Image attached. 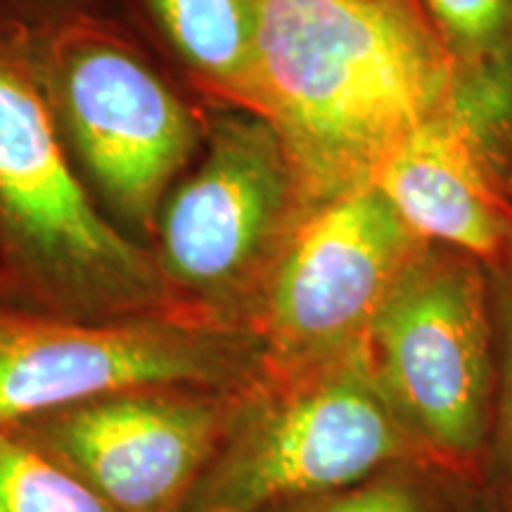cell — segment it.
Returning <instances> with one entry per match:
<instances>
[{"instance_id": "1", "label": "cell", "mask_w": 512, "mask_h": 512, "mask_svg": "<svg viewBox=\"0 0 512 512\" xmlns=\"http://www.w3.org/2000/svg\"><path fill=\"white\" fill-rule=\"evenodd\" d=\"M448 81L418 0H259L252 114L283 140L313 209L373 185Z\"/></svg>"}, {"instance_id": "2", "label": "cell", "mask_w": 512, "mask_h": 512, "mask_svg": "<svg viewBox=\"0 0 512 512\" xmlns=\"http://www.w3.org/2000/svg\"><path fill=\"white\" fill-rule=\"evenodd\" d=\"M0 294L72 320L178 311L152 249L107 219L72 162L0 0ZM188 311V309H185Z\"/></svg>"}, {"instance_id": "3", "label": "cell", "mask_w": 512, "mask_h": 512, "mask_svg": "<svg viewBox=\"0 0 512 512\" xmlns=\"http://www.w3.org/2000/svg\"><path fill=\"white\" fill-rule=\"evenodd\" d=\"M22 17L29 62L76 169L112 221L150 247L209 114L188 105L117 24L81 8Z\"/></svg>"}, {"instance_id": "4", "label": "cell", "mask_w": 512, "mask_h": 512, "mask_svg": "<svg viewBox=\"0 0 512 512\" xmlns=\"http://www.w3.org/2000/svg\"><path fill=\"white\" fill-rule=\"evenodd\" d=\"M311 211L275 128L216 105L200 164L166 195L150 249L181 309L254 332L275 268Z\"/></svg>"}, {"instance_id": "5", "label": "cell", "mask_w": 512, "mask_h": 512, "mask_svg": "<svg viewBox=\"0 0 512 512\" xmlns=\"http://www.w3.org/2000/svg\"><path fill=\"white\" fill-rule=\"evenodd\" d=\"M403 460L427 458L382 399L366 349L292 373L261 368L178 512H275Z\"/></svg>"}, {"instance_id": "6", "label": "cell", "mask_w": 512, "mask_h": 512, "mask_svg": "<svg viewBox=\"0 0 512 512\" xmlns=\"http://www.w3.org/2000/svg\"><path fill=\"white\" fill-rule=\"evenodd\" d=\"M366 361L422 456L477 486L496 394V328L482 261L427 240L377 311Z\"/></svg>"}, {"instance_id": "7", "label": "cell", "mask_w": 512, "mask_h": 512, "mask_svg": "<svg viewBox=\"0 0 512 512\" xmlns=\"http://www.w3.org/2000/svg\"><path fill=\"white\" fill-rule=\"evenodd\" d=\"M261 366L264 347L252 330L200 313L72 320L0 294V430L119 389L245 387Z\"/></svg>"}, {"instance_id": "8", "label": "cell", "mask_w": 512, "mask_h": 512, "mask_svg": "<svg viewBox=\"0 0 512 512\" xmlns=\"http://www.w3.org/2000/svg\"><path fill=\"white\" fill-rule=\"evenodd\" d=\"M425 242L375 185L313 209L256 318L261 368L292 373L366 349L377 311Z\"/></svg>"}, {"instance_id": "9", "label": "cell", "mask_w": 512, "mask_h": 512, "mask_svg": "<svg viewBox=\"0 0 512 512\" xmlns=\"http://www.w3.org/2000/svg\"><path fill=\"white\" fill-rule=\"evenodd\" d=\"M245 387L119 389L8 430L117 512H178L226 437Z\"/></svg>"}, {"instance_id": "10", "label": "cell", "mask_w": 512, "mask_h": 512, "mask_svg": "<svg viewBox=\"0 0 512 512\" xmlns=\"http://www.w3.org/2000/svg\"><path fill=\"white\" fill-rule=\"evenodd\" d=\"M373 185L420 238L477 256L486 268L512 240V200L441 112L380 166Z\"/></svg>"}, {"instance_id": "11", "label": "cell", "mask_w": 512, "mask_h": 512, "mask_svg": "<svg viewBox=\"0 0 512 512\" xmlns=\"http://www.w3.org/2000/svg\"><path fill=\"white\" fill-rule=\"evenodd\" d=\"M197 91L252 112L259 0H143Z\"/></svg>"}, {"instance_id": "12", "label": "cell", "mask_w": 512, "mask_h": 512, "mask_svg": "<svg viewBox=\"0 0 512 512\" xmlns=\"http://www.w3.org/2000/svg\"><path fill=\"white\" fill-rule=\"evenodd\" d=\"M439 112L512 200V50L470 67H451Z\"/></svg>"}, {"instance_id": "13", "label": "cell", "mask_w": 512, "mask_h": 512, "mask_svg": "<svg viewBox=\"0 0 512 512\" xmlns=\"http://www.w3.org/2000/svg\"><path fill=\"white\" fill-rule=\"evenodd\" d=\"M477 501L475 484L427 460H403L275 512H472Z\"/></svg>"}, {"instance_id": "14", "label": "cell", "mask_w": 512, "mask_h": 512, "mask_svg": "<svg viewBox=\"0 0 512 512\" xmlns=\"http://www.w3.org/2000/svg\"><path fill=\"white\" fill-rule=\"evenodd\" d=\"M0 512H117L12 430H0Z\"/></svg>"}, {"instance_id": "15", "label": "cell", "mask_w": 512, "mask_h": 512, "mask_svg": "<svg viewBox=\"0 0 512 512\" xmlns=\"http://www.w3.org/2000/svg\"><path fill=\"white\" fill-rule=\"evenodd\" d=\"M489 285L496 328V394L477 491L484 512H512V280L489 273Z\"/></svg>"}, {"instance_id": "16", "label": "cell", "mask_w": 512, "mask_h": 512, "mask_svg": "<svg viewBox=\"0 0 512 512\" xmlns=\"http://www.w3.org/2000/svg\"><path fill=\"white\" fill-rule=\"evenodd\" d=\"M451 67L512 50V0H418Z\"/></svg>"}, {"instance_id": "17", "label": "cell", "mask_w": 512, "mask_h": 512, "mask_svg": "<svg viewBox=\"0 0 512 512\" xmlns=\"http://www.w3.org/2000/svg\"><path fill=\"white\" fill-rule=\"evenodd\" d=\"M5 3H8L10 8H15L17 12H22V15L36 17L69 8H79L81 0H5Z\"/></svg>"}, {"instance_id": "18", "label": "cell", "mask_w": 512, "mask_h": 512, "mask_svg": "<svg viewBox=\"0 0 512 512\" xmlns=\"http://www.w3.org/2000/svg\"><path fill=\"white\" fill-rule=\"evenodd\" d=\"M489 273L501 275V278L512 280V240H510V245L505 247V252H503L501 259H498L496 264L489 268Z\"/></svg>"}, {"instance_id": "19", "label": "cell", "mask_w": 512, "mask_h": 512, "mask_svg": "<svg viewBox=\"0 0 512 512\" xmlns=\"http://www.w3.org/2000/svg\"><path fill=\"white\" fill-rule=\"evenodd\" d=\"M472 512H484V503H482V498H479L477 505H475V510H472Z\"/></svg>"}]
</instances>
